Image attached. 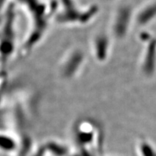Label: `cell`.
<instances>
[{
  "instance_id": "cell-3",
  "label": "cell",
  "mask_w": 156,
  "mask_h": 156,
  "mask_svg": "<svg viewBox=\"0 0 156 156\" xmlns=\"http://www.w3.org/2000/svg\"><path fill=\"white\" fill-rule=\"evenodd\" d=\"M156 63V43L151 41L148 44L147 49L144 52L142 58V70L146 76L151 77L155 71Z\"/></svg>"
},
{
  "instance_id": "cell-1",
  "label": "cell",
  "mask_w": 156,
  "mask_h": 156,
  "mask_svg": "<svg viewBox=\"0 0 156 156\" xmlns=\"http://www.w3.org/2000/svg\"><path fill=\"white\" fill-rule=\"evenodd\" d=\"M133 17V12L129 6H124L119 9L114 25V33L118 38H122L126 36Z\"/></svg>"
},
{
  "instance_id": "cell-2",
  "label": "cell",
  "mask_w": 156,
  "mask_h": 156,
  "mask_svg": "<svg viewBox=\"0 0 156 156\" xmlns=\"http://www.w3.org/2000/svg\"><path fill=\"white\" fill-rule=\"evenodd\" d=\"M156 19V0H151L142 6L134 15L136 24L144 26Z\"/></svg>"
}]
</instances>
